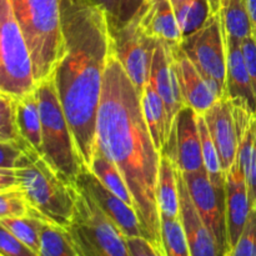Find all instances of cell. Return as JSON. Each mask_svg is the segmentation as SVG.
I'll use <instances>...</instances> for the list:
<instances>
[{
  "label": "cell",
  "mask_w": 256,
  "mask_h": 256,
  "mask_svg": "<svg viewBox=\"0 0 256 256\" xmlns=\"http://www.w3.org/2000/svg\"><path fill=\"white\" fill-rule=\"evenodd\" d=\"M162 250L166 256H192L184 226L179 218L160 215Z\"/></svg>",
  "instance_id": "cell-29"
},
{
  "label": "cell",
  "mask_w": 256,
  "mask_h": 256,
  "mask_svg": "<svg viewBox=\"0 0 256 256\" xmlns=\"http://www.w3.org/2000/svg\"><path fill=\"white\" fill-rule=\"evenodd\" d=\"M182 32V39L204 25L212 14L208 0H170Z\"/></svg>",
  "instance_id": "cell-26"
},
{
  "label": "cell",
  "mask_w": 256,
  "mask_h": 256,
  "mask_svg": "<svg viewBox=\"0 0 256 256\" xmlns=\"http://www.w3.org/2000/svg\"><path fill=\"white\" fill-rule=\"evenodd\" d=\"M209 2L210 12L212 14H215V12H220V0H208Z\"/></svg>",
  "instance_id": "cell-41"
},
{
  "label": "cell",
  "mask_w": 256,
  "mask_h": 256,
  "mask_svg": "<svg viewBox=\"0 0 256 256\" xmlns=\"http://www.w3.org/2000/svg\"><path fill=\"white\" fill-rule=\"evenodd\" d=\"M126 242L132 256H166L164 250L156 248L152 242L142 236L128 238Z\"/></svg>",
  "instance_id": "cell-34"
},
{
  "label": "cell",
  "mask_w": 256,
  "mask_h": 256,
  "mask_svg": "<svg viewBox=\"0 0 256 256\" xmlns=\"http://www.w3.org/2000/svg\"><path fill=\"white\" fill-rule=\"evenodd\" d=\"M64 58L55 69V82L76 150L89 169L95 149L96 114L102 79L112 52L108 12L92 0H62Z\"/></svg>",
  "instance_id": "cell-2"
},
{
  "label": "cell",
  "mask_w": 256,
  "mask_h": 256,
  "mask_svg": "<svg viewBox=\"0 0 256 256\" xmlns=\"http://www.w3.org/2000/svg\"><path fill=\"white\" fill-rule=\"evenodd\" d=\"M16 124L20 136L42 154V119L36 88L26 95L15 99Z\"/></svg>",
  "instance_id": "cell-21"
},
{
  "label": "cell",
  "mask_w": 256,
  "mask_h": 256,
  "mask_svg": "<svg viewBox=\"0 0 256 256\" xmlns=\"http://www.w3.org/2000/svg\"><path fill=\"white\" fill-rule=\"evenodd\" d=\"M156 202L160 215L169 218L180 216V200L178 190L176 170L169 155L162 152L159 176L156 185Z\"/></svg>",
  "instance_id": "cell-22"
},
{
  "label": "cell",
  "mask_w": 256,
  "mask_h": 256,
  "mask_svg": "<svg viewBox=\"0 0 256 256\" xmlns=\"http://www.w3.org/2000/svg\"><path fill=\"white\" fill-rule=\"evenodd\" d=\"M22 150L18 144L0 142V168H15Z\"/></svg>",
  "instance_id": "cell-36"
},
{
  "label": "cell",
  "mask_w": 256,
  "mask_h": 256,
  "mask_svg": "<svg viewBox=\"0 0 256 256\" xmlns=\"http://www.w3.org/2000/svg\"><path fill=\"white\" fill-rule=\"evenodd\" d=\"M142 106L152 142L156 149L162 152L169 139L172 124L168 116L166 106L162 96L158 94L156 90L152 86L149 82L142 90Z\"/></svg>",
  "instance_id": "cell-20"
},
{
  "label": "cell",
  "mask_w": 256,
  "mask_h": 256,
  "mask_svg": "<svg viewBox=\"0 0 256 256\" xmlns=\"http://www.w3.org/2000/svg\"><path fill=\"white\" fill-rule=\"evenodd\" d=\"M229 256H256V204L250 212L242 235Z\"/></svg>",
  "instance_id": "cell-32"
},
{
  "label": "cell",
  "mask_w": 256,
  "mask_h": 256,
  "mask_svg": "<svg viewBox=\"0 0 256 256\" xmlns=\"http://www.w3.org/2000/svg\"><path fill=\"white\" fill-rule=\"evenodd\" d=\"M242 49L256 98V42L254 40V38L250 36L242 40Z\"/></svg>",
  "instance_id": "cell-35"
},
{
  "label": "cell",
  "mask_w": 256,
  "mask_h": 256,
  "mask_svg": "<svg viewBox=\"0 0 256 256\" xmlns=\"http://www.w3.org/2000/svg\"><path fill=\"white\" fill-rule=\"evenodd\" d=\"M174 48L158 40L152 52L149 75V82L162 96L172 124L178 112L185 106L178 79Z\"/></svg>",
  "instance_id": "cell-13"
},
{
  "label": "cell",
  "mask_w": 256,
  "mask_h": 256,
  "mask_svg": "<svg viewBox=\"0 0 256 256\" xmlns=\"http://www.w3.org/2000/svg\"><path fill=\"white\" fill-rule=\"evenodd\" d=\"M112 48L128 76L139 94L149 82L150 66L156 39L150 36L140 19V10L125 24L112 28Z\"/></svg>",
  "instance_id": "cell-9"
},
{
  "label": "cell",
  "mask_w": 256,
  "mask_h": 256,
  "mask_svg": "<svg viewBox=\"0 0 256 256\" xmlns=\"http://www.w3.org/2000/svg\"><path fill=\"white\" fill-rule=\"evenodd\" d=\"M32 210L22 188L0 192V222L28 215Z\"/></svg>",
  "instance_id": "cell-31"
},
{
  "label": "cell",
  "mask_w": 256,
  "mask_h": 256,
  "mask_svg": "<svg viewBox=\"0 0 256 256\" xmlns=\"http://www.w3.org/2000/svg\"><path fill=\"white\" fill-rule=\"evenodd\" d=\"M140 19L150 36L172 46H180L182 32L170 0H146L140 9Z\"/></svg>",
  "instance_id": "cell-19"
},
{
  "label": "cell",
  "mask_w": 256,
  "mask_h": 256,
  "mask_svg": "<svg viewBox=\"0 0 256 256\" xmlns=\"http://www.w3.org/2000/svg\"><path fill=\"white\" fill-rule=\"evenodd\" d=\"M0 256H39L0 224Z\"/></svg>",
  "instance_id": "cell-33"
},
{
  "label": "cell",
  "mask_w": 256,
  "mask_h": 256,
  "mask_svg": "<svg viewBox=\"0 0 256 256\" xmlns=\"http://www.w3.org/2000/svg\"><path fill=\"white\" fill-rule=\"evenodd\" d=\"M248 12H249L250 22H252V38L256 42V0H246Z\"/></svg>",
  "instance_id": "cell-40"
},
{
  "label": "cell",
  "mask_w": 256,
  "mask_h": 256,
  "mask_svg": "<svg viewBox=\"0 0 256 256\" xmlns=\"http://www.w3.org/2000/svg\"><path fill=\"white\" fill-rule=\"evenodd\" d=\"M0 142L18 144L25 149L30 146L22 136L16 124L15 98L0 92Z\"/></svg>",
  "instance_id": "cell-30"
},
{
  "label": "cell",
  "mask_w": 256,
  "mask_h": 256,
  "mask_svg": "<svg viewBox=\"0 0 256 256\" xmlns=\"http://www.w3.org/2000/svg\"><path fill=\"white\" fill-rule=\"evenodd\" d=\"M35 88L26 40L10 0H0V92L16 99Z\"/></svg>",
  "instance_id": "cell-7"
},
{
  "label": "cell",
  "mask_w": 256,
  "mask_h": 256,
  "mask_svg": "<svg viewBox=\"0 0 256 256\" xmlns=\"http://www.w3.org/2000/svg\"><path fill=\"white\" fill-rule=\"evenodd\" d=\"M66 230L80 256H132L119 228L76 184L74 220Z\"/></svg>",
  "instance_id": "cell-6"
},
{
  "label": "cell",
  "mask_w": 256,
  "mask_h": 256,
  "mask_svg": "<svg viewBox=\"0 0 256 256\" xmlns=\"http://www.w3.org/2000/svg\"><path fill=\"white\" fill-rule=\"evenodd\" d=\"M146 0H120L119 2V20H118V26L125 24L132 19L135 14L142 9V5ZM116 26V28H118Z\"/></svg>",
  "instance_id": "cell-37"
},
{
  "label": "cell",
  "mask_w": 256,
  "mask_h": 256,
  "mask_svg": "<svg viewBox=\"0 0 256 256\" xmlns=\"http://www.w3.org/2000/svg\"><path fill=\"white\" fill-rule=\"evenodd\" d=\"M202 116L219 154L222 170L228 174L236 160L239 148L232 100L228 95H224L218 99Z\"/></svg>",
  "instance_id": "cell-14"
},
{
  "label": "cell",
  "mask_w": 256,
  "mask_h": 256,
  "mask_svg": "<svg viewBox=\"0 0 256 256\" xmlns=\"http://www.w3.org/2000/svg\"><path fill=\"white\" fill-rule=\"evenodd\" d=\"M18 188H20V182L14 168H0V192Z\"/></svg>",
  "instance_id": "cell-38"
},
{
  "label": "cell",
  "mask_w": 256,
  "mask_h": 256,
  "mask_svg": "<svg viewBox=\"0 0 256 256\" xmlns=\"http://www.w3.org/2000/svg\"><path fill=\"white\" fill-rule=\"evenodd\" d=\"M75 184L92 196V199L99 205L104 214L119 228L126 239L135 236L145 238V232L134 208L112 194L108 188H105L100 182V180L90 172V169L86 168L82 170L75 180Z\"/></svg>",
  "instance_id": "cell-12"
},
{
  "label": "cell",
  "mask_w": 256,
  "mask_h": 256,
  "mask_svg": "<svg viewBox=\"0 0 256 256\" xmlns=\"http://www.w3.org/2000/svg\"><path fill=\"white\" fill-rule=\"evenodd\" d=\"M226 45V95L232 104L246 108L256 114V98L246 62L242 54V42L225 36Z\"/></svg>",
  "instance_id": "cell-18"
},
{
  "label": "cell",
  "mask_w": 256,
  "mask_h": 256,
  "mask_svg": "<svg viewBox=\"0 0 256 256\" xmlns=\"http://www.w3.org/2000/svg\"><path fill=\"white\" fill-rule=\"evenodd\" d=\"M198 129H199L200 140H202V152L205 170L209 174V178L214 186L225 188L226 174L222 170L219 154H218V150L215 148L214 142H212L204 116L199 114H198Z\"/></svg>",
  "instance_id": "cell-28"
},
{
  "label": "cell",
  "mask_w": 256,
  "mask_h": 256,
  "mask_svg": "<svg viewBox=\"0 0 256 256\" xmlns=\"http://www.w3.org/2000/svg\"><path fill=\"white\" fill-rule=\"evenodd\" d=\"M220 15L225 36L240 42L252 36L246 0H220Z\"/></svg>",
  "instance_id": "cell-24"
},
{
  "label": "cell",
  "mask_w": 256,
  "mask_h": 256,
  "mask_svg": "<svg viewBox=\"0 0 256 256\" xmlns=\"http://www.w3.org/2000/svg\"><path fill=\"white\" fill-rule=\"evenodd\" d=\"M175 170H176L178 190H179L180 220L184 226L190 254L192 256H220L219 248L212 232L204 224L199 212L192 202L182 172L176 166Z\"/></svg>",
  "instance_id": "cell-16"
},
{
  "label": "cell",
  "mask_w": 256,
  "mask_h": 256,
  "mask_svg": "<svg viewBox=\"0 0 256 256\" xmlns=\"http://www.w3.org/2000/svg\"><path fill=\"white\" fill-rule=\"evenodd\" d=\"M36 94L42 119V155L65 179L75 182L86 166L82 164L76 150L60 102L54 72L38 82Z\"/></svg>",
  "instance_id": "cell-5"
},
{
  "label": "cell",
  "mask_w": 256,
  "mask_h": 256,
  "mask_svg": "<svg viewBox=\"0 0 256 256\" xmlns=\"http://www.w3.org/2000/svg\"><path fill=\"white\" fill-rule=\"evenodd\" d=\"M46 222H46L44 218L40 216L36 212L32 209L29 214L25 216L4 219L0 222V224L4 225L14 236H16L20 242L29 246L32 252L39 254L42 232Z\"/></svg>",
  "instance_id": "cell-25"
},
{
  "label": "cell",
  "mask_w": 256,
  "mask_h": 256,
  "mask_svg": "<svg viewBox=\"0 0 256 256\" xmlns=\"http://www.w3.org/2000/svg\"><path fill=\"white\" fill-rule=\"evenodd\" d=\"M182 176L195 208L216 242L220 256H229L225 188L214 186L205 169L195 172H182Z\"/></svg>",
  "instance_id": "cell-10"
},
{
  "label": "cell",
  "mask_w": 256,
  "mask_h": 256,
  "mask_svg": "<svg viewBox=\"0 0 256 256\" xmlns=\"http://www.w3.org/2000/svg\"><path fill=\"white\" fill-rule=\"evenodd\" d=\"M180 49L222 96L226 95V45L220 12L210 14L200 29L185 36Z\"/></svg>",
  "instance_id": "cell-8"
},
{
  "label": "cell",
  "mask_w": 256,
  "mask_h": 256,
  "mask_svg": "<svg viewBox=\"0 0 256 256\" xmlns=\"http://www.w3.org/2000/svg\"><path fill=\"white\" fill-rule=\"evenodd\" d=\"M174 56L180 92L185 105L192 108L196 114L204 115L222 95L202 76L180 46L174 48Z\"/></svg>",
  "instance_id": "cell-15"
},
{
  "label": "cell",
  "mask_w": 256,
  "mask_h": 256,
  "mask_svg": "<svg viewBox=\"0 0 256 256\" xmlns=\"http://www.w3.org/2000/svg\"><path fill=\"white\" fill-rule=\"evenodd\" d=\"M95 145L124 178L145 232V239L162 249L156 185L162 152L156 149L142 106V95L122 62L110 52L96 114Z\"/></svg>",
  "instance_id": "cell-1"
},
{
  "label": "cell",
  "mask_w": 256,
  "mask_h": 256,
  "mask_svg": "<svg viewBox=\"0 0 256 256\" xmlns=\"http://www.w3.org/2000/svg\"><path fill=\"white\" fill-rule=\"evenodd\" d=\"M39 256H80L65 228L46 222L42 232Z\"/></svg>",
  "instance_id": "cell-27"
},
{
  "label": "cell",
  "mask_w": 256,
  "mask_h": 256,
  "mask_svg": "<svg viewBox=\"0 0 256 256\" xmlns=\"http://www.w3.org/2000/svg\"><path fill=\"white\" fill-rule=\"evenodd\" d=\"M98 6L102 8L108 12L110 19L112 28L118 26V20H119V2L120 0H92Z\"/></svg>",
  "instance_id": "cell-39"
},
{
  "label": "cell",
  "mask_w": 256,
  "mask_h": 256,
  "mask_svg": "<svg viewBox=\"0 0 256 256\" xmlns=\"http://www.w3.org/2000/svg\"><path fill=\"white\" fill-rule=\"evenodd\" d=\"M62 0H10L26 40L35 82L46 79L64 58L62 25Z\"/></svg>",
  "instance_id": "cell-4"
},
{
  "label": "cell",
  "mask_w": 256,
  "mask_h": 256,
  "mask_svg": "<svg viewBox=\"0 0 256 256\" xmlns=\"http://www.w3.org/2000/svg\"><path fill=\"white\" fill-rule=\"evenodd\" d=\"M89 169L100 180V182L105 188H108L112 194H115L118 198L124 200L126 204L132 205L134 208V200H132L129 189H128L124 178L122 176L114 162L96 145H95L94 152H92V164H90Z\"/></svg>",
  "instance_id": "cell-23"
},
{
  "label": "cell",
  "mask_w": 256,
  "mask_h": 256,
  "mask_svg": "<svg viewBox=\"0 0 256 256\" xmlns=\"http://www.w3.org/2000/svg\"><path fill=\"white\" fill-rule=\"evenodd\" d=\"M162 152L169 155L182 172L205 169L202 140L198 129V114L185 105L172 122L169 139Z\"/></svg>",
  "instance_id": "cell-11"
},
{
  "label": "cell",
  "mask_w": 256,
  "mask_h": 256,
  "mask_svg": "<svg viewBox=\"0 0 256 256\" xmlns=\"http://www.w3.org/2000/svg\"><path fill=\"white\" fill-rule=\"evenodd\" d=\"M30 208L46 222L69 228L75 215V182H70L34 148L22 150L15 165Z\"/></svg>",
  "instance_id": "cell-3"
},
{
  "label": "cell",
  "mask_w": 256,
  "mask_h": 256,
  "mask_svg": "<svg viewBox=\"0 0 256 256\" xmlns=\"http://www.w3.org/2000/svg\"><path fill=\"white\" fill-rule=\"evenodd\" d=\"M225 204H226V224L230 250L236 244L244 230L252 206L249 202L246 179L244 170L236 158L225 180Z\"/></svg>",
  "instance_id": "cell-17"
}]
</instances>
